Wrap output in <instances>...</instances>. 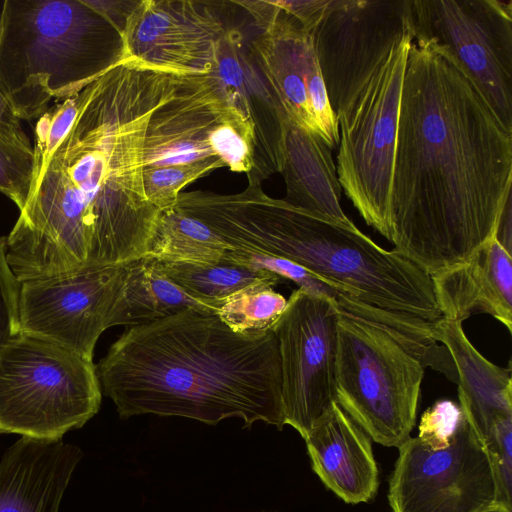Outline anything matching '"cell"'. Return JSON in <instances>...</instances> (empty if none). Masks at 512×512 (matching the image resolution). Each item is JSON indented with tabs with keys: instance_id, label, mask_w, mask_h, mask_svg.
Instances as JSON below:
<instances>
[{
	"instance_id": "12",
	"label": "cell",
	"mask_w": 512,
	"mask_h": 512,
	"mask_svg": "<svg viewBox=\"0 0 512 512\" xmlns=\"http://www.w3.org/2000/svg\"><path fill=\"white\" fill-rule=\"evenodd\" d=\"M336 120L391 49L413 38L409 0H330L311 33Z\"/></svg>"
},
{
	"instance_id": "11",
	"label": "cell",
	"mask_w": 512,
	"mask_h": 512,
	"mask_svg": "<svg viewBox=\"0 0 512 512\" xmlns=\"http://www.w3.org/2000/svg\"><path fill=\"white\" fill-rule=\"evenodd\" d=\"M398 451L388 490L392 512L512 509L492 453L464 414L448 447L431 450L408 437Z\"/></svg>"
},
{
	"instance_id": "9",
	"label": "cell",
	"mask_w": 512,
	"mask_h": 512,
	"mask_svg": "<svg viewBox=\"0 0 512 512\" xmlns=\"http://www.w3.org/2000/svg\"><path fill=\"white\" fill-rule=\"evenodd\" d=\"M396 44L337 119V175L367 225L391 240L390 196L409 47Z\"/></svg>"
},
{
	"instance_id": "3",
	"label": "cell",
	"mask_w": 512,
	"mask_h": 512,
	"mask_svg": "<svg viewBox=\"0 0 512 512\" xmlns=\"http://www.w3.org/2000/svg\"><path fill=\"white\" fill-rule=\"evenodd\" d=\"M119 416H178L216 425L239 418L283 428L274 331L238 333L216 314L186 309L127 328L96 366Z\"/></svg>"
},
{
	"instance_id": "14",
	"label": "cell",
	"mask_w": 512,
	"mask_h": 512,
	"mask_svg": "<svg viewBox=\"0 0 512 512\" xmlns=\"http://www.w3.org/2000/svg\"><path fill=\"white\" fill-rule=\"evenodd\" d=\"M125 263L21 282V332L93 361L100 335L111 327Z\"/></svg>"
},
{
	"instance_id": "7",
	"label": "cell",
	"mask_w": 512,
	"mask_h": 512,
	"mask_svg": "<svg viewBox=\"0 0 512 512\" xmlns=\"http://www.w3.org/2000/svg\"><path fill=\"white\" fill-rule=\"evenodd\" d=\"M249 117L214 72L180 75L159 71L145 126L142 175L149 202L172 207L195 180L225 167L211 138L223 123Z\"/></svg>"
},
{
	"instance_id": "2",
	"label": "cell",
	"mask_w": 512,
	"mask_h": 512,
	"mask_svg": "<svg viewBox=\"0 0 512 512\" xmlns=\"http://www.w3.org/2000/svg\"><path fill=\"white\" fill-rule=\"evenodd\" d=\"M512 132L469 80L411 41L390 196L394 250L431 277L495 236L511 197Z\"/></svg>"
},
{
	"instance_id": "19",
	"label": "cell",
	"mask_w": 512,
	"mask_h": 512,
	"mask_svg": "<svg viewBox=\"0 0 512 512\" xmlns=\"http://www.w3.org/2000/svg\"><path fill=\"white\" fill-rule=\"evenodd\" d=\"M431 279L441 317L463 322L486 313L512 331V258L495 238Z\"/></svg>"
},
{
	"instance_id": "10",
	"label": "cell",
	"mask_w": 512,
	"mask_h": 512,
	"mask_svg": "<svg viewBox=\"0 0 512 512\" xmlns=\"http://www.w3.org/2000/svg\"><path fill=\"white\" fill-rule=\"evenodd\" d=\"M413 41L448 60L512 132V0H409Z\"/></svg>"
},
{
	"instance_id": "21",
	"label": "cell",
	"mask_w": 512,
	"mask_h": 512,
	"mask_svg": "<svg viewBox=\"0 0 512 512\" xmlns=\"http://www.w3.org/2000/svg\"><path fill=\"white\" fill-rule=\"evenodd\" d=\"M287 203L325 218L354 224L343 212L332 148L317 134L293 124L285 137Z\"/></svg>"
},
{
	"instance_id": "13",
	"label": "cell",
	"mask_w": 512,
	"mask_h": 512,
	"mask_svg": "<svg viewBox=\"0 0 512 512\" xmlns=\"http://www.w3.org/2000/svg\"><path fill=\"white\" fill-rule=\"evenodd\" d=\"M338 308L300 288L273 326L279 347L285 425L304 439L336 403Z\"/></svg>"
},
{
	"instance_id": "4",
	"label": "cell",
	"mask_w": 512,
	"mask_h": 512,
	"mask_svg": "<svg viewBox=\"0 0 512 512\" xmlns=\"http://www.w3.org/2000/svg\"><path fill=\"white\" fill-rule=\"evenodd\" d=\"M213 228L234 249L290 260L366 304L426 321L441 317L431 276L410 259L354 224L267 196L259 183L229 195Z\"/></svg>"
},
{
	"instance_id": "22",
	"label": "cell",
	"mask_w": 512,
	"mask_h": 512,
	"mask_svg": "<svg viewBox=\"0 0 512 512\" xmlns=\"http://www.w3.org/2000/svg\"><path fill=\"white\" fill-rule=\"evenodd\" d=\"M186 309L216 314V309L190 297L167 278L157 259L145 255L125 263V279L111 327L141 326Z\"/></svg>"
},
{
	"instance_id": "8",
	"label": "cell",
	"mask_w": 512,
	"mask_h": 512,
	"mask_svg": "<svg viewBox=\"0 0 512 512\" xmlns=\"http://www.w3.org/2000/svg\"><path fill=\"white\" fill-rule=\"evenodd\" d=\"M101 399L93 361L22 332L0 347V434L62 440L97 414Z\"/></svg>"
},
{
	"instance_id": "23",
	"label": "cell",
	"mask_w": 512,
	"mask_h": 512,
	"mask_svg": "<svg viewBox=\"0 0 512 512\" xmlns=\"http://www.w3.org/2000/svg\"><path fill=\"white\" fill-rule=\"evenodd\" d=\"M231 248L206 224L172 206L160 212L146 256L160 261L215 265Z\"/></svg>"
},
{
	"instance_id": "18",
	"label": "cell",
	"mask_w": 512,
	"mask_h": 512,
	"mask_svg": "<svg viewBox=\"0 0 512 512\" xmlns=\"http://www.w3.org/2000/svg\"><path fill=\"white\" fill-rule=\"evenodd\" d=\"M304 440L312 469L344 502L366 503L375 496L379 480L371 438L337 403Z\"/></svg>"
},
{
	"instance_id": "16",
	"label": "cell",
	"mask_w": 512,
	"mask_h": 512,
	"mask_svg": "<svg viewBox=\"0 0 512 512\" xmlns=\"http://www.w3.org/2000/svg\"><path fill=\"white\" fill-rule=\"evenodd\" d=\"M251 45L264 85L289 125L313 132L336 148L338 123L328 101L311 34L281 10Z\"/></svg>"
},
{
	"instance_id": "32",
	"label": "cell",
	"mask_w": 512,
	"mask_h": 512,
	"mask_svg": "<svg viewBox=\"0 0 512 512\" xmlns=\"http://www.w3.org/2000/svg\"><path fill=\"white\" fill-rule=\"evenodd\" d=\"M511 197L507 200L495 232L494 238L497 242L511 254L512 252V213H511Z\"/></svg>"
},
{
	"instance_id": "28",
	"label": "cell",
	"mask_w": 512,
	"mask_h": 512,
	"mask_svg": "<svg viewBox=\"0 0 512 512\" xmlns=\"http://www.w3.org/2000/svg\"><path fill=\"white\" fill-rule=\"evenodd\" d=\"M462 417L459 404L447 399L438 400L421 415L417 438L431 450L444 449L451 444Z\"/></svg>"
},
{
	"instance_id": "30",
	"label": "cell",
	"mask_w": 512,
	"mask_h": 512,
	"mask_svg": "<svg viewBox=\"0 0 512 512\" xmlns=\"http://www.w3.org/2000/svg\"><path fill=\"white\" fill-rule=\"evenodd\" d=\"M282 11L295 18L310 34L321 20L330 0L273 1Z\"/></svg>"
},
{
	"instance_id": "5",
	"label": "cell",
	"mask_w": 512,
	"mask_h": 512,
	"mask_svg": "<svg viewBox=\"0 0 512 512\" xmlns=\"http://www.w3.org/2000/svg\"><path fill=\"white\" fill-rule=\"evenodd\" d=\"M121 59V32L97 1L3 2L0 91L19 120L40 117Z\"/></svg>"
},
{
	"instance_id": "26",
	"label": "cell",
	"mask_w": 512,
	"mask_h": 512,
	"mask_svg": "<svg viewBox=\"0 0 512 512\" xmlns=\"http://www.w3.org/2000/svg\"><path fill=\"white\" fill-rule=\"evenodd\" d=\"M221 261L255 270L269 271L281 279L293 281L302 290L332 299L340 292L304 267L284 258L231 248L226 251Z\"/></svg>"
},
{
	"instance_id": "20",
	"label": "cell",
	"mask_w": 512,
	"mask_h": 512,
	"mask_svg": "<svg viewBox=\"0 0 512 512\" xmlns=\"http://www.w3.org/2000/svg\"><path fill=\"white\" fill-rule=\"evenodd\" d=\"M432 336L453 360L459 406L485 441L501 419L512 417L511 367L487 360L469 341L462 322L443 317L432 321Z\"/></svg>"
},
{
	"instance_id": "33",
	"label": "cell",
	"mask_w": 512,
	"mask_h": 512,
	"mask_svg": "<svg viewBox=\"0 0 512 512\" xmlns=\"http://www.w3.org/2000/svg\"><path fill=\"white\" fill-rule=\"evenodd\" d=\"M486 512H512V509H509V508H507L505 506H502V505H498V506H496V507H494V508H492V509H490V510H488Z\"/></svg>"
},
{
	"instance_id": "31",
	"label": "cell",
	"mask_w": 512,
	"mask_h": 512,
	"mask_svg": "<svg viewBox=\"0 0 512 512\" xmlns=\"http://www.w3.org/2000/svg\"><path fill=\"white\" fill-rule=\"evenodd\" d=\"M20 121L0 91V137L19 146L33 148Z\"/></svg>"
},
{
	"instance_id": "1",
	"label": "cell",
	"mask_w": 512,
	"mask_h": 512,
	"mask_svg": "<svg viewBox=\"0 0 512 512\" xmlns=\"http://www.w3.org/2000/svg\"><path fill=\"white\" fill-rule=\"evenodd\" d=\"M157 73L122 58L40 116L30 194L6 236L20 282L146 255L161 212L142 175Z\"/></svg>"
},
{
	"instance_id": "6",
	"label": "cell",
	"mask_w": 512,
	"mask_h": 512,
	"mask_svg": "<svg viewBox=\"0 0 512 512\" xmlns=\"http://www.w3.org/2000/svg\"><path fill=\"white\" fill-rule=\"evenodd\" d=\"M337 329L336 403L372 440L398 448L415 426L425 367L434 369L443 345L340 309Z\"/></svg>"
},
{
	"instance_id": "17",
	"label": "cell",
	"mask_w": 512,
	"mask_h": 512,
	"mask_svg": "<svg viewBox=\"0 0 512 512\" xmlns=\"http://www.w3.org/2000/svg\"><path fill=\"white\" fill-rule=\"evenodd\" d=\"M82 457L62 440L21 437L0 459V512H59Z\"/></svg>"
},
{
	"instance_id": "15",
	"label": "cell",
	"mask_w": 512,
	"mask_h": 512,
	"mask_svg": "<svg viewBox=\"0 0 512 512\" xmlns=\"http://www.w3.org/2000/svg\"><path fill=\"white\" fill-rule=\"evenodd\" d=\"M227 32L211 9L199 3L140 1L121 32L122 58L166 73L208 75Z\"/></svg>"
},
{
	"instance_id": "25",
	"label": "cell",
	"mask_w": 512,
	"mask_h": 512,
	"mask_svg": "<svg viewBox=\"0 0 512 512\" xmlns=\"http://www.w3.org/2000/svg\"><path fill=\"white\" fill-rule=\"evenodd\" d=\"M287 306V299L272 286H249L224 299L216 315L238 333L271 330Z\"/></svg>"
},
{
	"instance_id": "29",
	"label": "cell",
	"mask_w": 512,
	"mask_h": 512,
	"mask_svg": "<svg viewBox=\"0 0 512 512\" xmlns=\"http://www.w3.org/2000/svg\"><path fill=\"white\" fill-rule=\"evenodd\" d=\"M21 282L6 259V236H0V347L21 333L19 294Z\"/></svg>"
},
{
	"instance_id": "27",
	"label": "cell",
	"mask_w": 512,
	"mask_h": 512,
	"mask_svg": "<svg viewBox=\"0 0 512 512\" xmlns=\"http://www.w3.org/2000/svg\"><path fill=\"white\" fill-rule=\"evenodd\" d=\"M35 170L34 148L16 145L0 137V192L19 211L30 194Z\"/></svg>"
},
{
	"instance_id": "24",
	"label": "cell",
	"mask_w": 512,
	"mask_h": 512,
	"mask_svg": "<svg viewBox=\"0 0 512 512\" xmlns=\"http://www.w3.org/2000/svg\"><path fill=\"white\" fill-rule=\"evenodd\" d=\"M159 261L167 278L190 297L218 309L219 304L239 290L266 284L274 286L283 279L265 270H255L221 261L215 265H192Z\"/></svg>"
}]
</instances>
